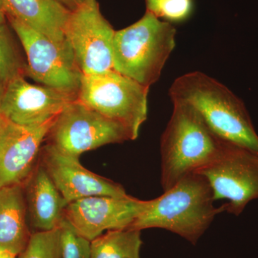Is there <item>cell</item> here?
Masks as SVG:
<instances>
[{
    "label": "cell",
    "mask_w": 258,
    "mask_h": 258,
    "mask_svg": "<svg viewBox=\"0 0 258 258\" xmlns=\"http://www.w3.org/2000/svg\"><path fill=\"white\" fill-rule=\"evenodd\" d=\"M169 96L192 106L220 140L258 154V135L243 102L217 80L198 71L183 75Z\"/></svg>",
    "instance_id": "6da1fadb"
},
{
    "label": "cell",
    "mask_w": 258,
    "mask_h": 258,
    "mask_svg": "<svg viewBox=\"0 0 258 258\" xmlns=\"http://www.w3.org/2000/svg\"><path fill=\"white\" fill-rule=\"evenodd\" d=\"M211 186L205 176L193 173L180 180L149 206L129 228L142 231L161 228L195 244L215 217L225 212L215 206Z\"/></svg>",
    "instance_id": "7a4b0ae2"
},
{
    "label": "cell",
    "mask_w": 258,
    "mask_h": 258,
    "mask_svg": "<svg viewBox=\"0 0 258 258\" xmlns=\"http://www.w3.org/2000/svg\"><path fill=\"white\" fill-rule=\"evenodd\" d=\"M172 114L161 135V184L164 191L216 159L223 142L188 103L172 102Z\"/></svg>",
    "instance_id": "3957f363"
},
{
    "label": "cell",
    "mask_w": 258,
    "mask_h": 258,
    "mask_svg": "<svg viewBox=\"0 0 258 258\" xmlns=\"http://www.w3.org/2000/svg\"><path fill=\"white\" fill-rule=\"evenodd\" d=\"M176 29L146 12L137 23L115 31L113 69L150 88L160 78L164 64L175 47Z\"/></svg>",
    "instance_id": "277c9868"
},
{
    "label": "cell",
    "mask_w": 258,
    "mask_h": 258,
    "mask_svg": "<svg viewBox=\"0 0 258 258\" xmlns=\"http://www.w3.org/2000/svg\"><path fill=\"white\" fill-rule=\"evenodd\" d=\"M149 91V88L113 70L102 74H83L78 101L123 125L135 140L147 118Z\"/></svg>",
    "instance_id": "5b68a950"
},
{
    "label": "cell",
    "mask_w": 258,
    "mask_h": 258,
    "mask_svg": "<svg viewBox=\"0 0 258 258\" xmlns=\"http://www.w3.org/2000/svg\"><path fill=\"white\" fill-rule=\"evenodd\" d=\"M26 56V77L42 86L74 94L79 92L82 73L67 41H52L18 20L7 18Z\"/></svg>",
    "instance_id": "8992f818"
},
{
    "label": "cell",
    "mask_w": 258,
    "mask_h": 258,
    "mask_svg": "<svg viewBox=\"0 0 258 258\" xmlns=\"http://www.w3.org/2000/svg\"><path fill=\"white\" fill-rule=\"evenodd\" d=\"M211 186L214 199L225 200V212L239 216L258 200V154L227 142L215 160L198 171Z\"/></svg>",
    "instance_id": "52a82bcc"
},
{
    "label": "cell",
    "mask_w": 258,
    "mask_h": 258,
    "mask_svg": "<svg viewBox=\"0 0 258 258\" xmlns=\"http://www.w3.org/2000/svg\"><path fill=\"white\" fill-rule=\"evenodd\" d=\"M132 140L126 128L76 100L56 117L46 141L60 152L80 158L88 151Z\"/></svg>",
    "instance_id": "ba28073f"
},
{
    "label": "cell",
    "mask_w": 258,
    "mask_h": 258,
    "mask_svg": "<svg viewBox=\"0 0 258 258\" xmlns=\"http://www.w3.org/2000/svg\"><path fill=\"white\" fill-rule=\"evenodd\" d=\"M115 32L102 15L96 0L82 3L71 12L64 27V38L82 74H98L114 70Z\"/></svg>",
    "instance_id": "9c48e42d"
},
{
    "label": "cell",
    "mask_w": 258,
    "mask_h": 258,
    "mask_svg": "<svg viewBox=\"0 0 258 258\" xmlns=\"http://www.w3.org/2000/svg\"><path fill=\"white\" fill-rule=\"evenodd\" d=\"M149 203L150 200L128 195L123 198L89 197L68 204L64 219L79 235L91 242L104 231L129 228Z\"/></svg>",
    "instance_id": "30bf717a"
},
{
    "label": "cell",
    "mask_w": 258,
    "mask_h": 258,
    "mask_svg": "<svg viewBox=\"0 0 258 258\" xmlns=\"http://www.w3.org/2000/svg\"><path fill=\"white\" fill-rule=\"evenodd\" d=\"M77 95L28 82L19 76L5 83L0 113L17 124L35 126L55 119Z\"/></svg>",
    "instance_id": "8fae6325"
},
{
    "label": "cell",
    "mask_w": 258,
    "mask_h": 258,
    "mask_svg": "<svg viewBox=\"0 0 258 258\" xmlns=\"http://www.w3.org/2000/svg\"><path fill=\"white\" fill-rule=\"evenodd\" d=\"M55 120L26 126L13 123L0 113V188L23 185L31 175Z\"/></svg>",
    "instance_id": "7c38bea8"
},
{
    "label": "cell",
    "mask_w": 258,
    "mask_h": 258,
    "mask_svg": "<svg viewBox=\"0 0 258 258\" xmlns=\"http://www.w3.org/2000/svg\"><path fill=\"white\" fill-rule=\"evenodd\" d=\"M79 159L47 144L40 152V162L68 203L89 197L128 195L118 183L88 170Z\"/></svg>",
    "instance_id": "4fadbf2b"
},
{
    "label": "cell",
    "mask_w": 258,
    "mask_h": 258,
    "mask_svg": "<svg viewBox=\"0 0 258 258\" xmlns=\"http://www.w3.org/2000/svg\"><path fill=\"white\" fill-rule=\"evenodd\" d=\"M29 223L34 232L60 227L67 202L39 161L23 184Z\"/></svg>",
    "instance_id": "5bb4252c"
},
{
    "label": "cell",
    "mask_w": 258,
    "mask_h": 258,
    "mask_svg": "<svg viewBox=\"0 0 258 258\" xmlns=\"http://www.w3.org/2000/svg\"><path fill=\"white\" fill-rule=\"evenodd\" d=\"M7 18H14L51 39L63 43L71 11L55 0H2Z\"/></svg>",
    "instance_id": "9a60e30c"
},
{
    "label": "cell",
    "mask_w": 258,
    "mask_h": 258,
    "mask_svg": "<svg viewBox=\"0 0 258 258\" xmlns=\"http://www.w3.org/2000/svg\"><path fill=\"white\" fill-rule=\"evenodd\" d=\"M23 185L0 188V249L19 255L30 240Z\"/></svg>",
    "instance_id": "2e32d148"
},
{
    "label": "cell",
    "mask_w": 258,
    "mask_h": 258,
    "mask_svg": "<svg viewBox=\"0 0 258 258\" xmlns=\"http://www.w3.org/2000/svg\"><path fill=\"white\" fill-rule=\"evenodd\" d=\"M142 245L140 230H108L90 242L91 258H140Z\"/></svg>",
    "instance_id": "e0dca14e"
},
{
    "label": "cell",
    "mask_w": 258,
    "mask_h": 258,
    "mask_svg": "<svg viewBox=\"0 0 258 258\" xmlns=\"http://www.w3.org/2000/svg\"><path fill=\"white\" fill-rule=\"evenodd\" d=\"M13 32L8 22L0 23V79L5 84L19 76L26 77V57Z\"/></svg>",
    "instance_id": "ac0fdd59"
},
{
    "label": "cell",
    "mask_w": 258,
    "mask_h": 258,
    "mask_svg": "<svg viewBox=\"0 0 258 258\" xmlns=\"http://www.w3.org/2000/svg\"><path fill=\"white\" fill-rule=\"evenodd\" d=\"M18 258H61L60 228L32 232Z\"/></svg>",
    "instance_id": "d6986e66"
},
{
    "label": "cell",
    "mask_w": 258,
    "mask_h": 258,
    "mask_svg": "<svg viewBox=\"0 0 258 258\" xmlns=\"http://www.w3.org/2000/svg\"><path fill=\"white\" fill-rule=\"evenodd\" d=\"M60 228L61 258H91L90 241L79 235L64 219Z\"/></svg>",
    "instance_id": "ffe728a7"
},
{
    "label": "cell",
    "mask_w": 258,
    "mask_h": 258,
    "mask_svg": "<svg viewBox=\"0 0 258 258\" xmlns=\"http://www.w3.org/2000/svg\"><path fill=\"white\" fill-rule=\"evenodd\" d=\"M191 8V0H159L155 15L170 21H181L189 16Z\"/></svg>",
    "instance_id": "44dd1931"
},
{
    "label": "cell",
    "mask_w": 258,
    "mask_h": 258,
    "mask_svg": "<svg viewBox=\"0 0 258 258\" xmlns=\"http://www.w3.org/2000/svg\"><path fill=\"white\" fill-rule=\"evenodd\" d=\"M55 1L60 3L61 5H62L66 9L70 10L71 12L77 9L80 5L82 3L81 0H55Z\"/></svg>",
    "instance_id": "7402d4cb"
},
{
    "label": "cell",
    "mask_w": 258,
    "mask_h": 258,
    "mask_svg": "<svg viewBox=\"0 0 258 258\" xmlns=\"http://www.w3.org/2000/svg\"><path fill=\"white\" fill-rule=\"evenodd\" d=\"M159 0H146L147 3V11L150 12L155 15L157 12V5Z\"/></svg>",
    "instance_id": "603a6c76"
},
{
    "label": "cell",
    "mask_w": 258,
    "mask_h": 258,
    "mask_svg": "<svg viewBox=\"0 0 258 258\" xmlns=\"http://www.w3.org/2000/svg\"><path fill=\"white\" fill-rule=\"evenodd\" d=\"M18 255L8 249H0V258H17Z\"/></svg>",
    "instance_id": "cb8c5ba5"
},
{
    "label": "cell",
    "mask_w": 258,
    "mask_h": 258,
    "mask_svg": "<svg viewBox=\"0 0 258 258\" xmlns=\"http://www.w3.org/2000/svg\"><path fill=\"white\" fill-rule=\"evenodd\" d=\"M6 22H8V20L5 14L4 6H3V1L0 0V23H4Z\"/></svg>",
    "instance_id": "d4e9b609"
},
{
    "label": "cell",
    "mask_w": 258,
    "mask_h": 258,
    "mask_svg": "<svg viewBox=\"0 0 258 258\" xmlns=\"http://www.w3.org/2000/svg\"><path fill=\"white\" fill-rule=\"evenodd\" d=\"M5 83L0 79V102H1L2 97H3V92H4Z\"/></svg>",
    "instance_id": "484cf974"
},
{
    "label": "cell",
    "mask_w": 258,
    "mask_h": 258,
    "mask_svg": "<svg viewBox=\"0 0 258 258\" xmlns=\"http://www.w3.org/2000/svg\"><path fill=\"white\" fill-rule=\"evenodd\" d=\"M91 0H81V3H86V2H89Z\"/></svg>",
    "instance_id": "4316f807"
}]
</instances>
